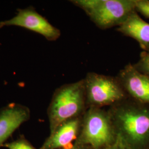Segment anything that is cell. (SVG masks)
I'll list each match as a JSON object with an SVG mask.
<instances>
[{
	"label": "cell",
	"mask_w": 149,
	"mask_h": 149,
	"mask_svg": "<svg viewBox=\"0 0 149 149\" xmlns=\"http://www.w3.org/2000/svg\"><path fill=\"white\" fill-rule=\"evenodd\" d=\"M117 136L129 149L149 146V105L127 98L108 109Z\"/></svg>",
	"instance_id": "1"
},
{
	"label": "cell",
	"mask_w": 149,
	"mask_h": 149,
	"mask_svg": "<svg viewBox=\"0 0 149 149\" xmlns=\"http://www.w3.org/2000/svg\"><path fill=\"white\" fill-rule=\"evenodd\" d=\"M87 109L84 79L59 87L48 107L50 134L63 123L82 116Z\"/></svg>",
	"instance_id": "2"
},
{
	"label": "cell",
	"mask_w": 149,
	"mask_h": 149,
	"mask_svg": "<svg viewBox=\"0 0 149 149\" xmlns=\"http://www.w3.org/2000/svg\"><path fill=\"white\" fill-rule=\"evenodd\" d=\"M117 136L108 110L90 107L82 116L76 144L90 149H103L113 144Z\"/></svg>",
	"instance_id": "3"
},
{
	"label": "cell",
	"mask_w": 149,
	"mask_h": 149,
	"mask_svg": "<svg viewBox=\"0 0 149 149\" xmlns=\"http://www.w3.org/2000/svg\"><path fill=\"white\" fill-rule=\"evenodd\" d=\"M96 26L107 29L120 26L135 11L136 0H72Z\"/></svg>",
	"instance_id": "4"
},
{
	"label": "cell",
	"mask_w": 149,
	"mask_h": 149,
	"mask_svg": "<svg viewBox=\"0 0 149 149\" xmlns=\"http://www.w3.org/2000/svg\"><path fill=\"white\" fill-rule=\"evenodd\" d=\"M84 79L87 108L111 107L128 98L117 76L88 72Z\"/></svg>",
	"instance_id": "5"
},
{
	"label": "cell",
	"mask_w": 149,
	"mask_h": 149,
	"mask_svg": "<svg viewBox=\"0 0 149 149\" xmlns=\"http://www.w3.org/2000/svg\"><path fill=\"white\" fill-rule=\"evenodd\" d=\"M11 26L23 27L36 32L49 41H55L61 36L58 28L53 26L32 7L18 10L17 14L12 18L0 22V28Z\"/></svg>",
	"instance_id": "6"
},
{
	"label": "cell",
	"mask_w": 149,
	"mask_h": 149,
	"mask_svg": "<svg viewBox=\"0 0 149 149\" xmlns=\"http://www.w3.org/2000/svg\"><path fill=\"white\" fill-rule=\"evenodd\" d=\"M117 77L128 98L149 105V77L140 72L133 64L129 63L120 70Z\"/></svg>",
	"instance_id": "7"
},
{
	"label": "cell",
	"mask_w": 149,
	"mask_h": 149,
	"mask_svg": "<svg viewBox=\"0 0 149 149\" xmlns=\"http://www.w3.org/2000/svg\"><path fill=\"white\" fill-rule=\"evenodd\" d=\"M31 117L29 109L25 106L12 103L0 111V148L23 123Z\"/></svg>",
	"instance_id": "8"
},
{
	"label": "cell",
	"mask_w": 149,
	"mask_h": 149,
	"mask_svg": "<svg viewBox=\"0 0 149 149\" xmlns=\"http://www.w3.org/2000/svg\"><path fill=\"white\" fill-rule=\"evenodd\" d=\"M82 116L63 123L44 141L39 149H61L77 140L80 133Z\"/></svg>",
	"instance_id": "9"
},
{
	"label": "cell",
	"mask_w": 149,
	"mask_h": 149,
	"mask_svg": "<svg viewBox=\"0 0 149 149\" xmlns=\"http://www.w3.org/2000/svg\"><path fill=\"white\" fill-rule=\"evenodd\" d=\"M117 31L135 39L144 51L149 52V23L144 21L136 10L117 28Z\"/></svg>",
	"instance_id": "10"
},
{
	"label": "cell",
	"mask_w": 149,
	"mask_h": 149,
	"mask_svg": "<svg viewBox=\"0 0 149 149\" xmlns=\"http://www.w3.org/2000/svg\"><path fill=\"white\" fill-rule=\"evenodd\" d=\"M133 66L140 72L149 77V52H141L138 61Z\"/></svg>",
	"instance_id": "11"
},
{
	"label": "cell",
	"mask_w": 149,
	"mask_h": 149,
	"mask_svg": "<svg viewBox=\"0 0 149 149\" xmlns=\"http://www.w3.org/2000/svg\"><path fill=\"white\" fill-rule=\"evenodd\" d=\"M3 147H5L7 149H37L23 136L20 137L15 141L5 143Z\"/></svg>",
	"instance_id": "12"
},
{
	"label": "cell",
	"mask_w": 149,
	"mask_h": 149,
	"mask_svg": "<svg viewBox=\"0 0 149 149\" xmlns=\"http://www.w3.org/2000/svg\"><path fill=\"white\" fill-rule=\"evenodd\" d=\"M135 10L149 18V0H136Z\"/></svg>",
	"instance_id": "13"
},
{
	"label": "cell",
	"mask_w": 149,
	"mask_h": 149,
	"mask_svg": "<svg viewBox=\"0 0 149 149\" xmlns=\"http://www.w3.org/2000/svg\"><path fill=\"white\" fill-rule=\"evenodd\" d=\"M103 149H129L122 140L117 136V139L113 144Z\"/></svg>",
	"instance_id": "14"
},
{
	"label": "cell",
	"mask_w": 149,
	"mask_h": 149,
	"mask_svg": "<svg viewBox=\"0 0 149 149\" xmlns=\"http://www.w3.org/2000/svg\"><path fill=\"white\" fill-rule=\"evenodd\" d=\"M63 149H89L88 148L85 146H83V145H81L80 144H74V145L73 146H71V147H70L68 149H65L64 148Z\"/></svg>",
	"instance_id": "15"
}]
</instances>
